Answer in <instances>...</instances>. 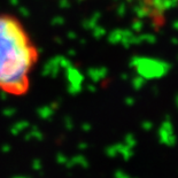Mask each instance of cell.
Listing matches in <instances>:
<instances>
[{"label": "cell", "instance_id": "1", "mask_svg": "<svg viewBox=\"0 0 178 178\" xmlns=\"http://www.w3.org/2000/svg\"><path fill=\"white\" fill-rule=\"evenodd\" d=\"M38 61V47L22 21L0 13V91L13 95L27 93Z\"/></svg>", "mask_w": 178, "mask_h": 178}, {"label": "cell", "instance_id": "2", "mask_svg": "<svg viewBox=\"0 0 178 178\" xmlns=\"http://www.w3.org/2000/svg\"><path fill=\"white\" fill-rule=\"evenodd\" d=\"M159 139L160 143L167 146H175L176 145V136L173 135V128L171 122H169L168 120L164 123L159 130Z\"/></svg>", "mask_w": 178, "mask_h": 178}, {"label": "cell", "instance_id": "3", "mask_svg": "<svg viewBox=\"0 0 178 178\" xmlns=\"http://www.w3.org/2000/svg\"><path fill=\"white\" fill-rule=\"evenodd\" d=\"M116 147H117V153H120L125 160H129L133 155L132 148L129 147L128 145H125V144H118V145H116Z\"/></svg>", "mask_w": 178, "mask_h": 178}, {"label": "cell", "instance_id": "4", "mask_svg": "<svg viewBox=\"0 0 178 178\" xmlns=\"http://www.w3.org/2000/svg\"><path fill=\"white\" fill-rule=\"evenodd\" d=\"M125 145H128L129 147H131V148H133L137 145L136 139H135V137L132 136V135H128L125 137Z\"/></svg>", "mask_w": 178, "mask_h": 178}, {"label": "cell", "instance_id": "5", "mask_svg": "<svg viewBox=\"0 0 178 178\" xmlns=\"http://www.w3.org/2000/svg\"><path fill=\"white\" fill-rule=\"evenodd\" d=\"M107 154L109 155V156H115V155L117 154V147H116V145L112 146V147H109V148L107 150Z\"/></svg>", "mask_w": 178, "mask_h": 178}, {"label": "cell", "instance_id": "6", "mask_svg": "<svg viewBox=\"0 0 178 178\" xmlns=\"http://www.w3.org/2000/svg\"><path fill=\"white\" fill-rule=\"evenodd\" d=\"M115 178H130V177H129L128 175H125L124 172H122V171H116Z\"/></svg>", "mask_w": 178, "mask_h": 178}, {"label": "cell", "instance_id": "7", "mask_svg": "<svg viewBox=\"0 0 178 178\" xmlns=\"http://www.w3.org/2000/svg\"><path fill=\"white\" fill-rule=\"evenodd\" d=\"M152 128H153V123H150V122L143 123V129H145V130H150Z\"/></svg>", "mask_w": 178, "mask_h": 178}]
</instances>
